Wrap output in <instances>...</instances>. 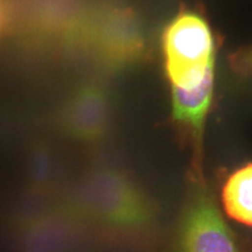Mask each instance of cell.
I'll use <instances>...</instances> for the list:
<instances>
[{"label": "cell", "instance_id": "obj_1", "mask_svg": "<svg viewBox=\"0 0 252 252\" xmlns=\"http://www.w3.org/2000/svg\"><path fill=\"white\" fill-rule=\"evenodd\" d=\"M146 54L136 14L113 0H89L61 52L62 57L105 74L132 66Z\"/></svg>", "mask_w": 252, "mask_h": 252}, {"label": "cell", "instance_id": "obj_2", "mask_svg": "<svg viewBox=\"0 0 252 252\" xmlns=\"http://www.w3.org/2000/svg\"><path fill=\"white\" fill-rule=\"evenodd\" d=\"M217 42L201 11L181 7L162 35L165 72L171 87L191 89L214 73Z\"/></svg>", "mask_w": 252, "mask_h": 252}, {"label": "cell", "instance_id": "obj_3", "mask_svg": "<svg viewBox=\"0 0 252 252\" xmlns=\"http://www.w3.org/2000/svg\"><path fill=\"white\" fill-rule=\"evenodd\" d=\"M77 200L88 214L121 230L140 232L154 221L147 197L115 169H97L86 176L77 189Z\"/></svg>", "mask_w": 252, "mask_h": 252}, {"label": "cell", "instance_id": "obj_4", "mask_svg": "<svg viewBox=\"0 0 252 252\" xmlns=\"http://www.w3.org/2000/svg\"><path fill=\"white\" fill-rule=\"evenodd\" d=\"M89 0H18L12 37L29 57L61 54Z\"/></svg>", "mask_w": 252, "mask_h": 252}, {"label": "cell", "instance_id": "obj_5", "mask_svg": "<svg viewBox=\"0 0 252 252\" xmlns=\"http://www.w3.org/2000/svg\"><path fill=\"white\" fill-rule=\"evenodd\" d=\"M176 252H243L203 184L196 187L184 213Z\"/></svg>", "mask_w": 252, "mask_h": 252}, {"label": "cell", "instance_id": "obj_6", "mask_svg": "<svg viewBox=\"0 0 252 252\" xmlns=\"http://www.w3.org/2000/svg\"><path fill=\"white\" fill-rule=\"evenodd\" d=\"M110 116V95L100 82H85L72 91L54 114L60 131L75 140L95 142L105 136Z\"/></svg>", "mask_w": 252, "mask_h": 252}, {"label": "cell", "instance_id": "obj_7", "mask_svg": "<svg viewBox=\"0 0 252 252\" xmlns=\"http://www.w3.org/2000/svg\"><path fill=\"white\" fill-rule=\"evenodd\" d=\"M214 79V73H212L196 88L171 87V122L190 140L197 159L202 152L205 126L213 100Z\"/></svg>", "mask_w": 252, "mask_h": 252}, {"label": "cell", "instance_id": "obj_8", "mask_svg": "<svg viewBox=\"0 0 252 252\" xmlns=\"http://www.w3.org/2000/svg\"><path fill=\"white\" fill-rule=\"evenodd\" d=\"M222 200L232 219L252 226V163L238 169L228 177Z\"/></svg>", "mask_w": 252, "mask_h": 252}, {"label": "cell", "instance_id": "obj_9", "mask_svg": "<svg viewBox=\"0 0 252 252\" xmlns=\"http://www.w3.org/2000/svg\"><path fill=\"white\" fill-rule=\"evenodd\" d=\"M71 231L63 220L48 218L37 222L25 238L23 252H66Z\"/></svg>", "mask_w": 252, "mask_h": 252}, {"label": "cell", "instance_id": "obj_10", "mask_svg": "<svg viewBox=\"0 0 252 252\" xmlns=\"http://www.w3.org/2000/svg\"><path fill=\"white\" fill-rule=\"evenodd\" d=\"M17 7L18 0H0V43L12 33Z\"/></svg>", "mask_w": 252, "mask_h": 252}, {"label": "cell", "instance_id": "obj_11", "mask_svg": "<svg viewBox=\"0 0 252 252\" xmlns=\"http://www.w3.org/2000/svg\"><path fill=\"white\" fill-rule=\"evenodd\" d=\"M231 66L244 76L252 77V43L236 51L229 57Z\"/></svg>", "mask_w": 252, "mask_h": 252}]
</instances>
